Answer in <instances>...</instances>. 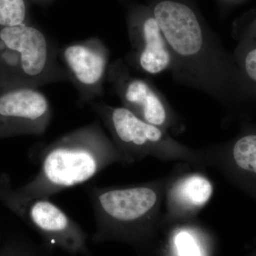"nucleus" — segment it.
I'll return each instance as SVG.
<instances>
[{
    "mask_svg": "<svg viewBox=\"0 0 256 256\" xmlns=\"http://www.w3.org/2000/svg\"><path fill=\"white\" fill-rule=\"evenodd\" d=\"M149 6L171 50L175 78L223 105L246 97L233 56L192 5L184 0H153Z\"/></svg>",
    "mask_w": 256,
    "mask_h": 256,
    "instance_id": "f257e3e1",
    "label": "nucleus"
},
{
    "mask_svg": "<svg viewBox=\"0 0 256 256\" xmlns=\"http://www.w3.org/2000/svg\"><path fill=\"white\" fill-rule=\"evenodd\" d=\"M38 172L16 188L23 196L46 198L84 184L117 163L122 156L100 120L66 133L30 153Z\"/></svg>",
    "mask_w": 256,
    "mask_h": 256,
    "instance_id": "f03ea898",
    "label": "nucleus"
},
{
    "mask_svg": "<svg viewBox=\"0 0 256 256\" xmlns=\"http://www.w3.org/2000/svg\"><path fill=\"white\" fill-rule=\"evenodd\" d=\"M168 176L124 186L88 185L86 188L95 218L92 244L124 242L137 248L161 227Z\"/></svg>",
    "mask_w": 256,
    "mask_h": 256,
    "instance_id": "7ed1b4c3",
    "label": "nucleus"
},
{
    "mask_svg": "<svg viewBox=\"0 0 256 256\" xmlns=\"http://www.w3.org/2000/svg\"><path fill=\"white\" fill-rule=\"evenodd\" d=\"M89 106L108 131L122 156V164L132 165L152 158L162 162H181L206 171L203 150L182 144L168 131L142 120L122 106L100 100Z\"/></svg>",
    "mask_w": 256,
    "mask_h": 256,
    "instance_id": "20e7f679",
    "label": "nucleus"
},
{
    "mask_svg": "<svg viewBox=\"0 0 256 256\" xmlns=\"http://www.w3.org/2000/svg\"><path fill=\"white\" fill-rule=\"evenodd\" d=\"M60 46L34 23L0 26V88L68 82Z\"/></svg>",
    "mask_w": 256,
    "mask_h": 256,
    "instance_id": "39448f33",
    "label": "nucleus"
},
{
    "mask_svg": "<svg viewBox=\"0 0 256 256\" xmlns=\"http://www.w3.org/2000/svg\"><path fill=\"white\" fill-rule=\"evenodd\" d=\"M0 203L21 218L52 249L73 256H92L88 236L62 208L46 198H30L14 188L11 178L0 174Z\"/></svg>",
    "mask_w": 256,
    "mask_h": 256,
    "instance_id": "423d86ee",
    "label": "nucleus"
},
{
    "mask_svg": "<svg viewBox=\"0 0 256 256\" xmlns=\"http://www.w3.org/2000/svg\"><path fill=\"white\" fill-rule=\"evenodd\" d=\"M107 80L122 107L148 124L162 128L172 136L186 131L184 120L152 84L131 74L129 66L117 60L109 66Z\"/></svg>",
    "mask_w": 256,
    "mask_h": 256,
    "instance_id": "0eeeda50",
    "label": "nucleus"
},
{
    "mask_svg": "<svg viewBox=\"0 0 256 256\" xmlns=\"http://www.w3.org/2000/svg\"><path fill=\"white\" fill-rule=\"evenodd\" d=\"M58 57L78 94L80 107L98 101L105 94L110 50L98 37L60 47Z\"/></svg>",
    "mask_w": 256,
    "mask_h": 256,
    "instance_id": "6e6552de",
    "label": "nucleus"
},
{
    "mask_svg": "<svg viewBox=\"0 0 256 256\" xmlns=\"http://www.w3.org/2000/svg\"><path fill=\"white\" fill-rule=\"evenodd\" d=\"M126 24L131 45L126 62L128 65L149 75H158L171 70V50L150 6L138 2L128 3Z\"/></svg>",
    "mask_w": 256,
    "mask_h": 256,
    "instance_id": "1a4fd4ad",
    "label": "nucleus"
},
{
    "mask_svg": "<svg viewBox=\"0 0 256 256\" xmlns=\"http://www.w3.org/2000/svg\"><path fill=\"white\" fill-rule=\"evenodd\" d=\"M52 116L50 100L40 88H0V140L42 137L50 127Z\"/></svg>",
    "mask_w": 256,
    "mask_h": 256,
    "instance_id": "9d476101",
    "label": "nucleus"
},
{
    "mask_svg": "<svg viewBox=\"0 0 256 256\" xmlns=\"http://www.w3.org/2000/svg\"><path fill=\"white\" fill-rule=\"evenodd\" d=\"M168 176L161 227L192 222L210 202L213 183L204 172L186 163L175 166Z\"/></svg>",
    "mask_w": 256,
    "mask_h": 256,
    "instance_id": "9b49d317",
    "label": "nucleus"
},
{
    "mask_svg": "<svg viewBox=\"0 0 256 256\" xmlns=\"http://www.w3.org/2000/svg\"><path fill=\"white\" fill-rule=\"evenodd\" d=\"M202 150L207 168L218 170L227 178L237 173L256 180V132H246L234 142Z\"/></svg>",
    "mask_w": 256,
    "mask_h": 256,
    "instance_id": "f8f14e48",
    "label": "nucleus"
},
{
    "mask_svg": "<svg viewBox=\"0 0 256 256\" xmlns=\"http://www.w3.org/2000/svg\"><path fill=\"white\" fill-rule=\"evenodd\" d=\"M234 63L247 96H256V18L248 22L238 33Z\"/></svg>",
    "mask_w": 256,
    "mask_h": 256,
    "instance_id": "ddd939ff",
    "label": "nucleus"
},
{
    "mask_svg": "<svg viewBox=\"0 0 256 256\" xmlns=\"http://www.w3.org/2000/svg\"><path fill=\"white\" fill-rule=\"evenodd\" d=\"M30 0H0V26H14L33 22Z\"/></svg>",
    "mask_w": 256,
    "mask_h": 256,
    "instance_id": "4468645a",
    "label": "nucleus"
},
{
    "mask_svg": "<svg viewBox=\"0 0 256 256\" xmlns=\"http://www.w3.org/2000/svg\"><path fill=\"white\" fill-rule=\"evenodd\" d=\"M175 226V225H174ZM174 244L178 256H202L200 246L192 232V226L184 223L176 224Z\"/></svg>",
    "mask_w": 256,
    "mask_h": 256,
    "instance_id": "2eb2a0df",
    "label": "nucleus"
},
{
    "mask_svg": "<svg viewBox=\"0 0 256 256\" xmlns=\"http://www.w3.org/2000/svg\"><path fill=\"white\" fill-rule=\"evenodd\" d=\"M55 1L56 0H30L32 4L37 5L41 8H47L53 4Z\"/></svg>",
    "mask_w": 256,
    "mask_h": 256,
    "instance_id": "dca6fc26",
    "label": "nucleus"
},
{
    "mask_svg": "<svg viewBox=\"0 0 256 256\" xmlns=\"http://www.w3.org/2000/svg\"><path fill=\"white\" fill-rule=\"evenodd\" d=\"M220 2L226 4H234L236 3L244 1V0H218Z\"/></svg>",
    "mask_w": 256,
    "mask_h": 256,
    "instance_id": "f3484780",
    "label": "nucleus"
}]
</instances>
